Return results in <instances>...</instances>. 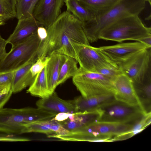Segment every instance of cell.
Masks as SVG:
<instances>
[{"label": "cell", "instance_id": "6da1fadb", "mask_svg": "<svg viewBox=\"0 0 151 151\" xmlns=\"http://www.w3.org/2000/svg\"><path fill=\"white\" fill-rule=\"evenodd\" d=\"M46 29L47 36L42 41L36 52L37 59L58 53L77 60L73 43L90 45L82 22L67 11L61 13Z\"/></svg>", "mask_w": 151, "mask_h": 151}, {"label": "cell", "instance_id": "7a4b0ae2", "mask_svg": "<svg viewBox=\"0 0 151 151\" xmlns=\"http://www.w3.org/2000/svg\"><path fill=\"white\" fill-rule=\"evenodd\" d=\"M145 0H120L105 13L93 20L83 23L89 42L96 41L101 32L106 27L125 17L139 15L146 6Z\"/></svg>", "mask_w": 151, "mask_h": 151}, {"label": "cell", "instance_id": "3957f363", "mask_svg": "<svg viewBox=\"0 0 151 151\" xmlns=\"http://www.w3.org/2000/svg\"><path fill=\"white\" fill-rule=\"evenodd\" d=\"M151 36L150 27L146 26L139 15L123 18L104 29L100 33L99 39L121 42L125 40L139 41Z\"/></svg>", "mask_w": 151, "mask_h": 151}, {"label": "cell", "instance_id": "277c9868", "mask_svg": "<svg viewBox=\"0 0 151 151\" xmlns=\"http://www.w3.org/2000/svg\"><path fill=\"white\" fill-rule=\"evenodd\" d=\"M134 124L96 122L74 131L76 141L111 142L115 137L130 129Z\"/></svg>", "mask_w": 151, "mask_h": 151}, {"label": "cell", "instance_id": "5b68a950", "mask_svg": "<svg viewBox=\"0 0 151 151\" xmlns=\"http://www.w3.org/2000/svg\"><path fill=\"white\" fill-rule=\"evenodd\" d=\"M72 78L73 84L84 98L115 94L113 81L101 74L88 72L80 67Z\"/></svg>", "mask_w": 151, "mask_h": 151}, {"label": "cell", "instance_id": "8992f818", "mask_svg": "<svg viewBox=\"0 0 151 151\" xmlns=\"http://www.w3.org/2000/svg\"><path fill=\"white\" fill-rule=\"evenodd\" d=\"M42 41L37 31L24 42L12 47L0 62V73L15 71L24 66L36 56Z\"/></svg>", "mask_w": 151, "mask_h": 151}, {"label": "cell", "instance_id": "52a82bcc", "mask_svg": "<svg viewBox=\"0 0 151 151\" xmlns=\"http://www.w3.org/2000/svg\"><path fill=\"white\" fill-rule=\"evenodd\" d=\"M97 122L113 123L134 124L144 114L139 106L132 105L116 99L102 105Z\"/></svg>", "mask_w": 151, "mask_h": 151}, {"label": "cell", "instance_id": "ba28073f", "mask_svg": "<svg viewBox=\"0 0 151 151\" xmlns=\"http://www.w3.org/2000/svg\"><path fill=\"white\" fill-rule=\"evenodd\" d=\"M73 45L77 61L80 67L85 71L98 73L103 68L116 64L112 62L99 47L78 43H74Z\"/></svg>", "mask_w": 151, "mask_h": 151}, {"label": "cell", "instance_id": "9c48e42d", "mask_svg": "<svg viewBox=\"0 0 151 151\" xmlns=\"http://www.w3.org/2000/svg\"><path fill=\"white\" fill-rule=\"evenodd\" d=\"M118 65L133 83L142 81L151 74V48L137 52Z\"/></svg>", "mask_w": 151, "mask_h": 151}, {"label": "cell", "instance_id": "30bf717a", "mask_svg": "<svg viewBox=\"0 0 151 151\" xmlns=\"http://www.w3.org/2000/svg\"><path fill=\"white\" fill-rule=\"evenodd\" d=\"M101 51L113 62L118 65L137 52L150 48L139 41L123 43L99 47Z\"/></svg>", "mask_w": 151, "mask_h": 151}, {"label": "cell", "instance_id": "8fae6325", "mask_svg": "<svg viewBox=\"0 0 151 151\" xmlns=\"http://www.w3.org/2000/svg\"><path fill=\"white\" fill-rule=\"evenodd\" d=\"M64 0H38L34 8L33 17L47 29L61 13Z\"/></svg>", "mask_w": 151, "mask_h": 151}, {"label": "cell", "instance_id": "7c38bea8", "mask_svg": "<svg viewBox=\"0 0 151 151\" xmlns=\"http://www.w3.org/2000/svg\"><path fill=\"white\" fill-rule=\"evenodd\" d=\"M23 108L0 109V132L9 134L24 133Z\"/></svg>", "mask_w": 151, "mask_h": 151}, {"label": "cell", "instance_id": "4fadbf2b", "mask_svg": "<svg viewBox=\"0 0 151 151\" xmlns=\"http://www.w3.org/2000/svg\"><path fill=\"white\" fill-rule=\"evenodd\" d=\"M42 26L43 24L33 16L19 19L13 32L6 40L7 42L14 47L25 41Z\"/></svg>", "mask_w": 151, "mask_h": 151}, {"label": "cell", "instance_id": "5bb4252c", "mask_svg": "<svg viewBox=\"0 0 151 151\" xmlns=\"http://www.w3.org/2000/svg\"><path fill=\"white\" fill-rule=\"evenodd\" d=\"M116 100L133 106H139L133 83L126 75L121 73L113 81Z\"/></svg>", "mask_w": 151, "mask_h": 151}, {"label": "cell", "instance_id": "9a60e30c", "mask_svg": "<svg viewBox=\"0 0 151 151\" xmlns=\"http://www.w3.org/2000/svg\"><path fill=\"white\" fill-rule=\"evenodd\" d=\"M37 107L57 113L76 112L74 99L66 100L60 98L54 91L47 98H41L36 103Z\"/></svg>", "mask_w": 151, "mask_h": 151}, {"label": "cell", "instance_id": "2e32d148", "mask_svg": "<svg viewBox=\"0 0 151 151\" xmlns=\"http://www.w3.org/2000/svg\"><path fill=\"white\" fill-rule=\"evenodd\" d=\"M37 60L35 56H33L24 66L14 71L11 86L13 93L20 92L32 83L36 76H32L30 69Z\"/></svg>", "mask_w": 151, "mask_h": 151}, {"label": "cell", "instance_id": "e0dca14e", "mask_svg": "<svg viewBox=\"0 0 151 151\" xmlns=\"http://www.w3.org/2000/svg\"><path fill=\"white\" fill-rule=\"evenodd\" d=\"M50 56L46 70L48 88L51 94L58 86L57 82L60 69L67 56L58 53L52 54Z\"/></svg>", "mask_w": 151, "mask_h": 151}, {"label": "cell", "instance_id": "ac0fdd59", "mask_svg": "<svg viewBox=\"0 0 151 151\" xmlns=\"http://www.w3.org/2000/svg\"><path fill=\"white\" fill-rule=\"evenodd\" d=\"M132 83L139 106L143 113H151V74L141 82Z\"/></svg>", "mask_w": 151, "mask_h": 151}, {"label": "cell", "instance_id": "d6986e66", "mask_svg": "<svg viewBox=\"0 0 151 151\" xmlns=\"http://www.w3.org/2000/svg\"><path fill=\"white\" fill-rule=\"evenodd\" d=\"M74 99L77 112L98 109L102 105L115 99L114 94H104L95 95L87 98L81 96Z\"/></svg>", "mask_w": 151, "mask_h": 151}, {"label": "cell", "instance_id": "ffe728a7", "mask_svg": "<svg viewBox=\"0 0 151 151\" xmlns=\"http://www.w3.org/2000/svg\"><path fill=\"white\" fill-rule=\"evenodd\" d=\"M27 92L42 99L47 98L51 94L48 86L46 66L36 75Z\"/></svg>", "mask_w": 151, "mask_h": 151}, {"label": "cell", "instance_id": "44dd1931", "mask_svg": "<svg viewBox=\"0 0 151 151\" xmlns=\"http://www.w3.org/2000/svg\"><path fill=\"white\" fill-rule=\"evenodd\" d=\"M23 108L24 124L35 122L50 120L57 114L56 112L38 108L26 107Z\"/></svg>", "mask_w": 151, "mask_h": 151}, {"label": "cell", "instance_id": "7402d4cb", "mask_svg": "<svg viewBox=\"0 0 151 151\" xmlns=\"http://www.w3.org/2000/svg\"><path fill=\"white\" fill-rule=\"evenodd\" d=\"M67 11L71 13L83 23L94 19V14L82 5L78 0H64Z\"/></svg>", "mask_w": 151, "mask_h": 151}, {"label": "cell", "instance_id": "603a6c76", "mask_svg": "<svg viewBox=\"0 0 151 151\" xmlns=\"http://www.w3.org/2000/svg\"><path fill=\"white\" fill-rule=\"evenodd\" d=\"M78 0L82 5L93 13L96 17L106 13L120 0Z\"/></svg>", "mask_w": 151, "mask_h": 151}, {"label": "cell", "instance_id": "cb8c5ba5", "mask_svg": "<svg viewBox=\"0 0 151 151\" xmlns=\"http://www.w3.org/2000/svg\"><path fill=\"white\" fill-rule=\"evenodd\" d=\"M151 122V113L144 114L128 131L114 137L112 142L123 140L130 138L145 129Z\"/></svg>", "mask_w": 151, "mask_h": 151}, {"label": "cell", "instance_id": "d4e9b609", "mask_svg": "<svg viewBox=\"0 0 151 151\" xmlns=\"http://www.w3.org/2000/svg\"><path fill=\"white\" fill-rule=\"evenodd\" d=\"M77 62L75 59L67 56L60 69L58 86L64 83L69 78L73 77L77 73L79 69Z\"/></svg>", "mask_w": 151, "mask_h": 151}, {"label": "cell", "instance_id": "484cf974", "mask_svg": "<svg viewBox=\"0 0 151 151\" xmlns=\"http://www.w3.org/2000/svg\"><path fill=\"white\" fill-rule=\"evenodd\" d=\"M38 0H19L17 2L16 17L18 19L33 16V11Z\"/></svg>", "mask_w": 151, "mask_h": 151}, {"label": "cell", "instance_id": "4316f807", "mask_svg": "<svg viewBox=\"0 0 151 151\" xmlns=\"http://www.w3.org/2000/svg\"><path fill=\"white\" fill-rule=\"evenodd\" d=\"M17 0H0V17L7 19L16 17Z\"/></svg>", "mask_w": 151, "mask_h": 151}, {"label": "cell", "instance_id": "83f0119b", "mask_svg": "<svg viewBox=\"0 0 151 151\" xmlns=\"http://www.w3.org/2000/svg\"><path fill=\"white\" fill-rule=\"evenodd\" d=\"M24 127L23 133L37 132L43 133L47 136L55 134L53 131L44 126L41 122H32L24 125Z\"/></svg>", "mask_w": 151, "mask_h": 151}, {"label": "cell", "instance_id": "f1b7e54d", "mask_svg": "<svg viewBox=\"0 0 151 151\" xmlns=\"http://www.w3.org/2000/svg\"><path fill=\"white\" fill-rule=\"evenodd\" d=\"M41 122L44 126L53 131L56 134L63 135L67 134L69 132L56 121L51 119Z\"/></svg>", "mask_w": 151, "mask_h": 151}, {"label": "cell", "instance_id": "f546056e", "mask_svg": "<svg viewBox=\"0 0 151 151\" xmlns=\"http://www.w3.org/2000/svg\"><path fill=\"white\" fill-rule=\"evenodd\" d=\"M97 73L104 75L113 82L119 75L122 73L118 65L117 64L103 68Z\"/></svg>", "mask_w": 151, "mask_h": 151}, {"label": "cell", "instance_id": "4dcf8cb0", "mask_svg": "<svg viewBox=\"0 0 151 151\" xmlns=\"http://www.w3.org/2000/svg\"><path fill=\"white\" fill-rule=\"evenodd\" d=\"M50 59V56L40 57L31 67L30 72L33 76H35L47 65Z\"/></svg>", "mask_w": 151, "mask_h": 151}, {"label": "cell", "instance_id": "1f68e13d", "mask_svg": "<svg viewBox=\"0 0 151 151\" xmlns=\"http://www.w3.org/2000/svg\"><path fill=\"white\" fill-rule=\"evenodd\" d=\"M14 73V71L0 73V86H11Z\"/></svg>", "mask_w": 151, "mask_h": 151}, {"label": "cell", "instance_id": "d6a6232c", "mask_svg": "<svg viewBox=\"0 0 151 151\" xmlns=\"http://www.w3.org/2000/svg\"><path fill=\"white\" fill-rule=\"evenodd\" d=\"M65 129L69 131L74 130L84 127L81 124L75 121H72L68 119L65 121L58 122Z\"/></svg>", "mask_w": 151, "mask_h": 151}, {"label": "cell", "instance_id": "836d02e7", "mask_svg": "<svg viewBox=\"0 0 151 151\" xmlns=\"http://www.w3.org/2000/svg\"><path fill=\"white\" fill-rule=\"evenodd\" d=\"M12 93L11 87L7 88L0 92V109L3 108L9 99Z\"/></svg>", "mask_w": 151, "mask_h": 151}, {"label": "cell", "instance_id": "e575fe53", "mask_svg": "<svg viewBox=\"0 0 151 151\" xmlns=\"http://www.w3.org/2000/svg\"><path fill=\"white\" fill-rule=\"evenodd\" d=\"M31 140L30 139L25 137H0V141L2 142H28Z\"/></svg>", "mask_w": 151, "mask_h": 151}, {"label": "cell", "instance_id": "d590c367", "mask_svg": "<svg viewBox=\"0 0 151 151\" xmlns=\"http://www.w3.org/2000/svg\"><path fill=\"white\" fill-rule=\"evenodd\" d=\"M7 44L6 40L4 39L0 34V62L7 53L6 48Z\"/></svg>", "mask_w": 151, "mask_h": 151}, {"label": "cell", "instance_id": "8d00e7d4", "mask_svg": "<svg viewBox=\"0 0 151 151\" xmlns=\"http://www.w3.org/2000/svg\"><path fill=\"white\" fill-rule=\"evenodd\" d=\"M71 113L65 112H60L57 114L52 120L58 122L65 121L68 118Z\"/></svg>", "mask_w": 151, "mask_h": 151}, {"label": "cell", "instance_id": "74e56055", "mask_svg": "<svg viewBox=\"0 0 151 151\" xmlns=\"http://www.w3.org/2000/svg\"><path fill=\"white\" fill-rule=\"evenodd\" d=\"M37 33L39 38L42 41L47 37V29L44 27H40L37 30Z\"/></svg>", "mask_w": 151, "mask_h": 151}, {"label": "cell", "instance_id": "f35d334b", "mask_svg": "<svg viewBox=\"0 0 151 151\" xmlns=\"http://www.w3.org/2000/svg\"><path fill=\"white\" fill-rule=\"evenodd\" d=\"M139 42L143 43L149 48L151 47V36L143 38Z\"/></svg>", "mask_w": 151, "mask_h": 151}, {"label": "cell", "instance_id": "ab89813d", "mask_svg": "<svg viewBox=\"0 0 151 151\" xmlns=\"http://www.w3.org/2000/svg\"><path fill=\"white\" fill-rule=\"evenodd\" d=\"M7 20V19L5 18L0 17V26L4 24Z\"/></svg>", "mask_w": 151, "mask_h": 151}, {"label": "cell", "instance_id": "60d3db41", "mask_svg": "<svg viewBox=\"0 0 151 151\" xmlns=\"http://www.w3.org/2000/svg\"><path fill=\"white\" fill-rule=\"evenodd\" d=\"M9 87H11V86H0V92L3 91Z\"/></svg>", "mask_w": 151, "mask_h": 151}, {"label": "cell", "instance_id": "b9f144b4", "mask_svg": "<svg viewBox=\"0 0 151 151\" xmlns=\"http://www.w3.org/2000/svg\"><path fill=\"white\" fill-rule=\"evenodd\" d=\"M19 0H17V2H18Z\"/></svg>", "mask_w": 151, "mask_h": 151}]
</instances>
